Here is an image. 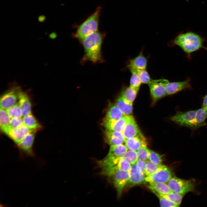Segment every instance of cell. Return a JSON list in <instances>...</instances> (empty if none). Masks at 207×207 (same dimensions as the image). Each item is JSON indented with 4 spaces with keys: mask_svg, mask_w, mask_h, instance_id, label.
<instances>
[{
    "mask_svg": "<svg viewBox=\"0 0 207 207\" xmlns=\"http://www.w3.org/2000/svg\"><path fill=\"white\" fill-rule=\"evenodd\" d=\"M128 149L123 144L111 145L107 155L102 159L97 161L98 166L102 170L108 169L114 165L128 150Z\"/></svg>",
    "mask_w": 207,
    "mask_h": 207,
    "instance_id": "3",
    "label": "cell"
},
{
    "mask_svg": "<svg viewBox=\"0 0 207 207\" xmlns=\"http://www.w3.org/2000/svg\"><path fill=\"white\" fill-rule=\"evenodd\" d=\"M148 188L161 194H166L171 191L166 183L159 182H149Z\"/></svg>",
    "mask_w": 207,
    "mask_h": 207,
    "instance_id": "27",
    "label": "cell"
},
{
    "mask_svg": "<svg viewBox=\"0 0 207 207\" xmlns=\"http://www.w3.org/2000/svg\"><path fill=\"white\" fill-rule=\"evenodd\" d=\"M146 161L138 159L135 164L137 168L145 174L146 164Z\"/></svg>",
    "mask_w": 207,
    "mask_h": 207,
    "instance_id": "39",
    "label": "cell"
},
{
    "mask_svg": "<svg viewBox=\"0 0 207 207\" xmlns=\"http://www.w3.org/2000/svg\"><path fill=\"white\" fill-rule=\"evenodd\" d=\"M151 191L159 199L160 205L161 207H176L179 206L173 202L161 196L154 191L153 190H151Z\"/></svg>",
    "mask_w": 207,
    "mask_h": 207,
    "instance_id": "36",
    "label": "cell"
},
{
    "mask_svg": "<svg viewBox=\"0 0 207 207\" xmlns=\"http://www.w3.org/2000/svg\"><path fill=\"white\" fill-rule=\"evenodd\" d=\"M22 117L31 114V103L28 95L22 90L21 92L18 101Z\"/></svg>",
    "mask_w": 207,
    "mask_h": 207,
    "instance_id": "20",
    "label": "cell"
},
{
    "mask_svg": "<svg viewBox=\"0 0 207 207\" xmlns=\"http://www.w3.org/2000/svg\"><path fill=\"white\" fill-rule=\"evenodd\" d=\"M203 43V39L199 35L190 32L179 34L169 44L177 45L189 54L202 47Z\"/></svg>",
    "mask_w": 207,
    "mask_h": 207,
    "instance_id": "2",
    "label": "cell"
},
{
    "mask_svg": "<svg viewBox=\"0 0 207 207\" xmlns=\"http://www.w3.org/2000/svg\"><path fill=\"white\" fill-rule=\"evenodd\" d=\"M5 110L10 118L22 117V111L18 101Z\"/></svg>",
    "mask_w": 207,
    "mask_h": 207,
    "instance_id": "31",
    "label": "cell"
},
{
    "mask_svg": "<svg viewBox=\"0 0 207 207\" xmlns=\"http://www.w3.org/2000/svg\"><path fill=\"white\" fill-rule=\"evenodd\" d=\"M196 111H178L170 118V120L180 126L196 130L195 120Z\"/></svg>",
    "mask_w": 207,
    "mask_h": 207,
    "instance_id": "7",
    "label": "cell"
},
{
    "mask_svg": "<svg viewBox=\"0 0 207 207\" xmlns=\"http://www.w3.org/2000/svg\"><path fill=\"white\" fill-rule=\"evenodd\" d=\"M146 162L145 174L146 176L154 174L166 166L162 164H154L149 160L146 161Z\"/></svg>",
    "mask_w": 207,
    "mask_h": 207,
    "instance_id": "30",
    "label": "cell"
},
{
    "mask_svg": "<svg viewBox=\"0 0 207 207\" xmlns=\"http://www.w3.org/2000/svg\"><path fill=\"white\" fill-rule=\"evenodd\" d=\"M207 117V112L204 108L196 110L195 119L196 129L207 125L205 122Z\"/></svg>",
    "mask_w": 207,
    "mask_h": 207,
    "instance_id": "26",
    "label": "cell"
},
{
    "mask_svg": "<svg viewBox=\"0 0 207 207\" xmlns=\"http://www.w3.org/2000/svg\"><path fill=\"white\" fill-rule=\"evenodd\" d=\"M135 70L142 83L148 85L151 82L152 79L146 69Z\"/></svg>",
    "mask_w": 207,
    "mask_h": 207,
    "instance_id": "34",
    "label": "cell"
},
{
    "mask_svg": "<svg viewBox=\"0 0 207 207\" xmlns=\"http://www.w3.org/2000/svg\"><path fill=\"white\" fill-rule=\"evenodd\" d=\"M125 145L128 150L136 151L141 147L147 145L146 140L142 133L132 137L126 139Z\"/></svg>",
    "mask_w": 207,
    "mask_h": 207,
    "instance_id": "17",
    "label": "cell"
},
{
    "mask_svg": "<svg viewBox=\"0 0 207 207\" xmlns=\"http://www.w3.org/2000/svg\"><path fill=\"white\" fill-rule=\"evenodd\" d=\"M100 9V7H98L95 12L79 26L75 34L76 37L81 41L89 35L97 30Z\"/></svg>",
    "mask_w": 207,
    "mask_h": 207,
    "instance_id": "4",
    "label": "cell"
},
{
    "mask_svg": "<svg viewBox=\"0 0 207 207\" xmlns=\"http://www.w3.org/2000/svg\"><path fill=\"white\" fill-rule=\"evenodd\" d=\"M155 191L161 196L173 202L179 206L181 204L183 197L184 196L172 191L168 193L164 194Z\"/></svg>",
    "mask_w": 207,
    "mask_h": 207,
    "instance_id": "29",
    "label": "cell"
},
{
    "mask_svg": "<svg viewBox=\"0 0 207 207\" xmlns=\"http://www.w3.org/2000/svg\"><path fill=\"white\" fill-rule=\"evenodd\" d=\"M100 174L107 176L110 179L116 190L118 196L120 197L124 188L128 181L129 171L122 170H117L111 172L101 171Z\"/></svg>",
    "mask_w": 207,
    "mask_h": 207,
    "instance_id": "5",
    "label": "cell"
},
{
    "mask_svg": "<svg viewBox=\"0 0 207 207\" xmlns=\"http://www.w3.org/2000/svg\"><path fill=\"white\" fill-rule=\"evenodd\" d=\"M9 124L12 128L19 127L24 124L22 118L18 117L11 118Z\"/></svg>",
    "mask_w": 207,
    "mask_h": 207,
    "instance_id": "38",
    "label": "cell"
},
{
    "mask_svg": "<svg viewBox=\"0 0 207 207\" xmlns=\"http://www.w3.org/2000/svg\"><path fill=\"white\" fill-rule=\"evenodd\" d=\"M35 132L28 134L17 145L21 156L33 157L35 156L32 146Z\"/></svg>",
    "mask_w": 207,
    "mask_h": 207,
    "instance_id": "10",
    "label": "cell"
},
{
    "mask_svg": "<svg viewBox=\"0 0 207 207\" xmlns=\"http://www.w3.org/2000/svg\"><path fill=\"white\" fill-rule=\"evenodd\" d=\"M170 169L167 166L155 173L146 176L145 181L148 182H159L166 183L172 177Z\"/></svg>",
    "mask_w": 207,
    "mask_h": 207,
    "instance_id": "12",
    "label": "cell"
},
{
    "mask_svg": "<svg viewBox=\"0 0 207 207\" xmlns=\"http://www.w3.org/2000/svg\"><path fill=\"white\" fill-rule=\"evenodd\" d=\"M202 47H203L204 49L207 51V47H206L203 46H202Z\"/></svg>",
    "mask_w": 207,
    "mask_h": 207,
    "instance_id": "43",
    "label": "cell"
},
{
    "mask_svg": "<svg viewBox=\"0 0 207 207\" xmlns=\"http://www.w3.org/2000/svg\"><path fill=\"white\" fill-rule=\"evenodd\" d=\"M121 158L128 161L131 165L135 164L138 159L136 152L129 150Z\"/></svg>",
    "mask_w": 207,
    "mask_h": 207,
    "instance_id": "35",
    "label": "cell"
},
{
    "mask_svg": "<svg viewBox=\"0 0 207 207\" xmlns=\"http://www.w3.org/2000/svg\"><path fill=\"white\" fill-rule=\"evenodd\" d=\"M131 164L127 160L121 158L114 165L110 168L106 170H102V172H111L117 170H122L129 171Z\"/></svg>",
    "mask_w": 207,
    "mask_h": 207,
    "instance_id": "25",
    "label": "cell"
},
{
    "mask_svg": "<svg viewBox=\"0 0 207 207\" xmlns=\"http://www.w3.org/2000/svg\"><path fill=\"white\" fill-rule=\"evenodd\" d=\"M190 81L189 78L180 82H170L167 80L165 84L167 95L175 94L183 90L191 89V87Z\"/></svg>",
    "mask_w": 207,
    "mask_h": 207,
    "instance_id": "13",
    "label": "cell"
},
{
    "mask_svg": "<svg viewBox=\"0 0 207 207\" xmlns=\"http://www.w3.org/2000/svg\"><path fill=\"white\" fill-rule=\"evenodd\" d=\"M124 115L116 104H112L108 108L103 122H112L116 121Z\"/></svg>",
    "mask_w": 207,
    "mask_h": 207,
    "instance_id": "21",
    "label": "cell"
},
{
    "mask_svg": "<svg viewBox=\"0 0 207 207\" xmlns=\"http://www.w3.org/2000/svg\"><path fill=\"white\" fill-rule=\"evenodd\" d=\"M139 88H134L130 86L126 87L122 90L120 95L127 103H133Z\"/></svg>",
    "mask_w": 207,
    "mask_h": 207,
    "instance_id": "22",
    "label": "cell"
},
{
    "mask_svg": "<svg viewBox=\"0 0 207 207\" xmlns=\"http://www.w3.org/2000/svg\"><path fill=\"white\" fill-rule=\"evenodd\" d=\"M149 149L147 146H144L140 148L136 152L138 159L144 161L149 160Z\"/></svg>",
    "mask_w": 207,
    "mask_h": 207,
    "instance_id": "33",
    "label": "cell"
},
{
    "mask_svg": "<svg viewBox=\"0 0 207 207\" xmlns=\"http://www.w3.org/2000/svg\"><path fill=\"white\" fill-rule=\"evenodd\" d=\"M10 118L6 110L0 108V128L1 131L7 135L12 128L9 124Z\"/></svg>",
    "mask_w": 207,
    "mask_h": 207,
    "instance_id": "24",
    "label": "cell"
},
{
    "mask_svg": "<svg viewBox=\"0 0 207 207\" xmlns=\"http://www.w3.org/2000/svg\"><path fill=\"white\" fill-rule=\"evenodd\" d=\"M122 133L125 139L135 137L141 133L132 115L130 116Z\"/></svg>",
    "mask_w": 207,
    "mask_h": 207,
    "instance_id": "16",
    "label": "cell"
},
{
    "mask_svg": "<svg viewBox=\"0 0 207 207\" xmlns=\"http://www.w3.org/2000/svg\"><path fill=\"white\" fill-rule=\"evenodd\" d=\"M207 105V94L204 97L202 105V107H205Z\"/></svg>",
    "mask_w": 207,
    "mask_h": 207,
    "instance_id": "41",
    "label": "cell"
},
{
    "mask_svg": "<svg viewBox=\"0 0 207 207\" xmlns=\"http://www.w3.org/2000/svg\"><path fill=\"white\" fill-rule=\"evenodd\" d=\"M129 173V179L127 185L129 186L140 184L145 181L146 175L140 170L135 164L131 165Z\"/></svg>",
    "mask_w": 207,
    "mask_h": 207,
    "instance_id": "18",
    "label": "cell"
},
{
    "mask_svg": "<svg viewBox=\"0 0 207 207\" xmlns=\"http://www.w3.org/2000/svg\"><path fill=\"white\" fill-rule=\"evenodd\" d=\"M204 108L206 110L207 112V105L205 107H204Z\"/></svg>",
    "mask_w": 207,
    "mask_h": 207,
    "instance_id": "44",
    "label": "cell"
},
{
    "mask_svg": "<svg viewBox=\"0 0 207 207\" xmlns=\"http://www.w3.org/2000/svg\"><path fill=\"white\" fill-rule=\"evenodd\" d=\"M167 80L152 79L148 85L152 97L154 102L167 95L165 84Z\"/></svg>",
    "mask_w": 207,
    "mask_h": 207,
    "instance_id": "9",
    "label": "cell"
},
{
    "mask_svg": "<svg viewBox=\"0 0 207 207\" xmlns=\"http://www.w3.org/2000/svg\"><path fill=\"white\" fill-rule=\"evenodd\" d=\"M102 40V35L97 30L89 35L81 41L85 52L83 60H89L94 63L101 60Z\"/></svg>",
    "mask_w": 207,
    "mask_h": 207,
    "instance_id": "1",
    "label": "cell"
},
{
    "mask_svg": "<svg viewBox=\"0 0 207 207\" xmlns=\"http://www.w3.org/2000/svg\"><path fill=\"white\" fill-rule=\"evenodd\" d=\"M130 116L124 115L119 120L114 122H103V126L106 129L122 132Z\"/></svg>",
    "mask_w": 207,
    "mask_h": 207,
    "instance_id": "19",
    "label": "cell"
},
{
    "mask_svg": "<svg viewBox=\"0 0 207 207\" xmlns=\"http://www.w3.org/2000/svg\"><path fill=\"white\" fill-rule=\"evenodd\" d=\"M115 104L124 115H132L133 103H127L120 95L116 100Z\"/></svg>",
    "mask_w": 207,
    "mask_h": 207,
    "instance_id": "23",
    "label": "cell"
},
{
    "mask_svg": "<svg viewBox=\"0 0 207 207\" xmlns=\"http://www.w3.org/2000/svg\"><path fill=\"white\" fill-rule=\"evenodd\" d=\"M148 160L156 164H161L162 159L161 156L157 153L151 150H149Z\"/></svg>",
    "mask_w": 207,
    "mask_h": 207,
    "instance_id": "37",
    "label": "cell"
},
{
    "mask_svg": "<svg viewBox=\"0 0 207 207\" xmlns=\"http://www.w3.org/2000/svg\"><path fill=\"white\" fill-rule=\"evenodd\" d=\"M172 191L184 195L187 193L193 191L195 184L191 180L182 179L174 176L166 183Z\"/></svg>",
    "mask_w": 207,
    "mask_h": 207,
    "instance_id": "6",
    "label": "cell"
},
{
    "mask_svg": "<svg viewBox=\"0 0 207 207\" xmlns=\"http://www.w3.org/2000/svg\"><path fill=\"white\" fill-rule=\"evenodd\" d=\"M56 37V34L55 32L52 33L49 35V37L51 38H54Z\"/></svg>",
    "mask_w": 207,
    "mask_h": 207,
    "instance_id": "42",
    "label": "cell"
},
{
    "mask_svg": "<svg viewBox=\"0 0 207 207\" xmlns=\"http://www.w3.org/2000/svg\"><path fill=\"white\" fill-rule=\"evenodd\" d=\"M37 131L30 129L23 124L18 128H12L7 135L17 145L28 134Z\"/></svg>",
    "mask_w": 207,
    "mask_h": 207,
    "instance_id": "14",
    "label": "cell"
},
{
    "mask_svg": "<svg viewBox=\"0 0 207 207\" xmlns=\"http://www.w3.org/2000/svg\"><path fill=\"white\" fill-rule=\"evenodd\" d=\"M129 71L131 74L130 80V86L134 88H140L142 83L136 70H131Z\"/></svg>",
    "mask_w": 207,
    "mask_h": 207,
    "instance_id": "32",
    "label": "cell"
},
{
    "mask_svg": "<svg viewBox=\"0 0 207 207\" xmlns=\"http://www.w3.org/2000/svg\"><path fill=\"white\" fill-rule=\"evenodd\" d=\"M46 19V16L44 15H41L39 16L38 18V21L41 23L44 22Z\"/></svg>",
    "mask_w": 207,
    "mask_h": 207,
    "instance_id": "40",
    "label": "cell"
},
{
    "mask_svg": "<svg viewBox=\"0 0 207 207\" xmlns=\"http://www.w3.org/2000/svg\"><path fill=\"white\" fill-rule=\"evenodd\" d=\"M104 134L106 142L110 146L121 144L125 142V139L122 132L106 129Z\"/></svg>",
    "mask_w": 207,
    "mask_h": 207,
    "instance_id": "15",
    "label": "cell"
},
{
    "mask_svg": "<svg viewBox=\"0 0 207 207\" xmlns=\"http://www.w3.org/2000/svg\"><path fill=\"white\" fill-rule=\"evenodd\" d=\"M142 49L138 55L134 58L129 59L126 62L125 69L140 70L146 69L147 65L148 60L144 55Z\"/></svg>",
    "mask_w": 207,
    "mask_h": 207,
    "instance_id": "11",
    "label": "cell"
},
{
    "mask_svg": "<svg viewBox=\"0 0 207 207\" xmlns=\"http://www.w3.org/2000/svg\"><path fill=\"white\" fill-rule=\"evenodd\" d=\"M22 90L19 86L14 85L0 98V108L6 110L17 103Z\"/></svg>",
    "mask_w": 207,
    "mask_h": 207,
    "instance_id": "8",
    "label": "cell"
},
{
    "mask_svg": "<svg viewBox=\"0 0 207 207\" xmlns=\"http://www.w3.org/2000/svg\"><path fill=\"white\" fill-rule=\"evenodd\" d=\"M22 119L24 124L30 129L37 131L41 127V125L32 114L23 117Z\"/></svg>",
    "mask_w": 207,
    "mask_h": 207,
    "instance_id": "28",
    "label": "cell"
}]
</instances>
